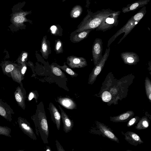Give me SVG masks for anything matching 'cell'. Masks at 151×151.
<instances>
[{"mask_svg":"<svg viewBox=\"0 0 151 151\" xmlns=\"http://www.w3.org/2000/svg\"><path fill=\"white\" fill-rule=\"evenodd\" d=\"M39 95L37 92H30L28 96V100L29 101H31L33 98H35L36 102H37V99Z\"/></svg>","mask_w":151,"mask_h":151,"instance_id":"obj_26","label":"cell"},{"mask_svg":"<svg viewBox=\"0 0 151 151\" xmlns=\"http://www.w3.org/2000/svg\"><path fill=\"white\" fill-rule=\"evenodd\" d=\"M48 109L49 110L52 121L56 125L58 130H59L61 118L60 114L56 106L52 102L49 103Z\"/></svg>","mask_w":151,"mask_h":151,"instance_id":"obj_9","label":"cell"},{"mask_svg":"<svg viewBox=\"0 0 151 151\" xmlns=\"http://www.w3.org/2000/svg\"><path fill=\"white\" fill-rule=\"evenodd\" d=\"M56 145L58 151H65L62 146L57 140L56 142Z\"/></svg>","mask_w":151,"mask_h":151,"instance_id":"obj_31","label":"cell"},{"mask_svg":"<svg viewBox=\"0 0 151 151\" xmlns=\"http://www.w3.org/2000/svg\"><path fill=\"white\" fill-rule=\"evenodd\" d=\"M132 136L133 139L136 141H139L140 139L139 137L136 134H133L132 135Z\"/></svg>","mask_w":151,"mask_h":151,"instance_id":"obj_32","label":"cell"},{"mask_svg":"<svg viewBox=\"0 0 151 151\" xmlns=\"http://www.w3.org/2000/svg\"><path fill=\"white\" fill-rule=\"evenodd\" d=\"M111 9H102L93 13L88 12L74 32H80L88 29L93 30L97 27L103 20L114 12Z\"/></svg>","mask_w":151,"mask_h":151,"instance_id":"obj_2","label":"cell"},{"mask_svg":"<svg viewBox=\"0 0 151 151\" xmlns=\"http://www.w3.org/2000/svg\"><path fill=\"white\" fill-rule=\"evenodd\" d=\"M102 41L101 39L96 38L93 43L92 53L94 66L97 65L102 58Z\"/></svg>","mask_w":151,"mask_h":151,"instance_id":"obj_6","label":"cell"},{"mask_svg":"<svg viewBox=\"0 0 151 151\" xmlns=\"http://www.w3.org/2000/svg\"><path fill=\"white\" fill-rule=\"evenodd\" d=\"M20 125L22 129L25 134L33 140H37L36 136L29 122L26 120H23L20 123Z\"/></svg>","mask_w":151,"mask_h":151,"instance_id":"obj_14","label":"cell"},{"mask_svg":"<svg viewBox=\"0 0 151 151\" xmlns=\"http://www.w3.org/2000/svg\"><path fill=\"white\" fill-rule=\"evenodd\" d=\"M14 69V66L12 64H9L7 65L5 68V70L7 73L11 72Z\"/></svg>","mask_w":151,"mask_h":151,"instance_id":"obj_28","label":"cell"},{"mask_svg":"<svg viewBox=\"0 0 151 151\" xmlns=\"http://www.w3.org/2000/svg\"><path fill=\"white\" fill-rule=\"evenodd\" d=\"M67 63L72 68H82L87 65V62L84 58L74 55L67 57Z\"/></svg>","mask_w":151,"mask_h":151,"instance_id":"obj_7","label":"cell"},{"mask_svg":"<svg viewBox=\"0 0 151 151\" xmlns=\"http://www.w3.org/2000/svg\"><path fill=\"white\" fill-rule=\"evenodd\" d=\"M146 13V7L144 6L136 14L132 17L133 19L135 21H140L144 17Z\"/></svg>","mask_w":151,"mask_h":151,"instance_id":"obj_20","label":"cell"},{"mask_svg":"<svg viewBox=\"0 0 151 151\" xmlns=\"http://www.w3.org/2000/svg\"><path fill=\"white\" fill-rule=\"evenodd\" d=\"M136 121L135 119L134 118L132 119L129 122V125H131L133 124Z\"/></svg>","mask_w":151,"mask_h":151,"instance_id":"obj_34","label":"cell"},{"mask_svg":"<svg viewBox=\"0 0 151 151\" xmlns=\"http://www.w3.org/2000/svg\"><path fill=\"white\" fill-rule=\"evenodd\" d=\"M82 11V7L80 5H76L73 7L71 11L70 17L72 18H77L81 14Z\"/></svg>","mask_w":151,"mask_h":151,"instance_id":"obj_17","label":"cell"},{"mask_svg":"<svg viewBox=\"0 0 151 151\" xmlns=\"http://www.w3.org/2000/svg\"><path fill=\"white\" fill-rule=\"evenodd\" d=\"M28 56V53L26 52H23L22 56L21 61L22 63H24L25 61V59L27 58Z\"/></svg>","mask_w":151,"mask_h":151,"instance_id":"obj_30","label":"cell"},{"mask_svg":"<svg viewBox=\"0 0 151 151\" xmlns=\"http://www.w3.org/2000/svg\"><path fill=\"white\" fill-rule=\"evenodd\" d=\"M26 70L27 67L26 65L24 64L22 67L21 70V72L22 75H24L25 74Z\"/></svg>","mask_w":151,"mask_h":151,"instance_id":"obj_33","label":"cell"},{"mask_svg":"<svg viewBox=\"0 0 151 151\" xmlns=\"http://www.w3.org/2000/svg\"><path fill=\"white\" fill-rule=\"evenodd\" d=\"M120 56L124 63L129 65H135L139 61L138 55L133 52H123L121 54Z\"/></svg>","mask_w":151,"mask_h":151,"instance_id":"obj_8","label":"cell"},{"mask_svg":"<svg viewBox=\"0 0 151 151\" xmlns=\"http://www.w3.org/2000/svg\"><path fill=\"white\" fill-rule=\"evenodd\" d=\"M57 67L62 69L72 77H76L78 75L77 73L68 67L65 63H64L63 66H61L58 65L57 66Z\"/></svg>","mask_w":151,"mask_h":151,"instance_id":"obj_18","label":"cell"},{"mask_svg":"<svg viewBox=\"0 0 151 151\" xmlns=\"http://www.w3.org/2000/svg\"><path fill=\"white\" fill-rule=\"evenodd\" d=\"M110 47L106 50L100 62L95 66L89 75L88 83L93 84L96 80L98 75L100 73L103 68L106 62L109 55Z\"/></svg>","mask_w":151,"mask_h":151,"instance_id":"obj_5","label":"cell"},{"mask_svg":"<svg viewBox=\"0 0 151 151\" xmlns=\"http://www.w3.org/2000/svg\"><path fill=\"white\" fill-rule=\"evenodd\" d=\"M26 14L16 15L14 17L13 21L17 24H22L26 20V19L24 17Z\"/></svg>","mask_w":151,"mask_h":151,"instance_id":"obj_23","label":"cell"},{"mask_svg":"<svg viewBox=\"0 0 151 151\" xmlns=\"http://www.w3.org/2000/svg\"><path fill=\"white\" fill-rule=\"evenodd\" d=\"M140 21H135L132 17L127 23L117 32L111 37L108 41L107 46L109 47L111 44L116 38L121 34L124 33L122 37L120 40L118 44L120 43L130 33L132 29Z\"/></svg>","mask_w":151,"mask_h":151,"instance_id":"obj_3","label":"cell"},{"mask_svg":"<svg viewBox=\"0 0 151 151\" xmlns=\"http://www.w3.org/2000/svg\"><path fill=\"white\" fill-rule=\"evenodd\" d=\"M111 96L110 93L108 91H105L102 93V99L103 101L107 102L111 99Z\"/></svg>","mask_w":151,"mask_h":151,"instance_id":"obj_25","label":"cell"},{"mask_svg":"<svg viewBox=\"0 0 151 151\" xmlns=\"http://www.w3.org/2000/svg\"><path fill=\"white\" fill-rule=\"evenodd\" d=\"M150 0H139L132 4H128L122 9L124 13L134 11L139 8L144 6L147 4Z\"/></svg>","mask_w":151,"mask_h":151,"instance_id":"obj_13","label":"cell"},{"mask_svg":"<svg viewBox=\"0 0 151 151\" xmlns=\"http://www.w3.org/2000/svg\"><path fill=\"white\" fill-rule=\"evenodd\" d=\"M130 116V114L129 113H126L121 115L119 117V119L121 120H125L128 118Z\"/></svg>","mask_w":151,"mask_h":151,"instance_id":"obj_29","label":"cell"},{"mask_svg":"<svg viewBox=\"0 0 151 151\" xmlns=\"http://www.w3.org/2000/svg\"><path fill=\"white\" fill-rule=\"evenodd\" d=\"M92 29H88L80 32H73L70 36V40L73 43L79 42L87 37Z\"/></svg>","mask_w":151,"mask_h":151,"instance_id":"obj_11","label":"cell"},{"mask_svg":"<svg viewBox=\"0 0 151 151\" xmlns=\"http://www.w3.org/2000/svg\"><path fill=\"white\" fill-rule=\"evenodd\" d=\"M120 12L119 11H115L105 18L96 28V30L104 32L116 26L118 24V18Z\"/></svg>","mask_w":151,"mask_h":151,"instance_id":"obj_4","label":"cell"},{"mask_svg":"<svg viewBox=\"0 0 151 151\" xmlns=\"http://www.w3.org/2000/svg\"><path fill=\"white\" fill-rule=\"evenodd\" d=\"M145 87L146 93L149 96L151 95V83L150 79L147 77L145 78Z\"/></svg>","mask_w":151,"mask_h":151,"instance_id":"obj_24","label":"cell"},{"mask_svg":"<svg viewBox=\"0 0 151 151\" xmlns=\"http://www.w3.org/2000/svg\"><path fill=\"white\" fill-rule=\"evenodd\" d=\"M26 93L22 92L20 89H18L16 92L15 95L16 101L23 109L25 108V100Z\"/></svg>","mask_w":151,"mask_h":151,"instance_id":"obj_16","label":"cell"},{"mask_svg":"<svg viewBox=\"0 0 151 151\" xmlns=\"http://www.w3.org/2000/svg\"><path fill=\"white\" fill-rule=\"evenodd\" d=\"M66 0H63L62 1L64 2V1H65Z\"/></svg>","mask_w":151,"mask_h":151,"instance_id":"obj_37","label":"cell"},{"mask_svg":"<svg viewBox=\"0 0 151 151\" xmlns=\"http://www.w3.org/2000/svg\"><path fill=\"white\" fill-rule=\"evenodd\" d=\"M40 51L43 58L47 59L50 53V50L46 36L44 37L42 40Z\"/></svg>","mask_w":151,"mask_h":151,"instance_id":"obj_15","label":"cell"},{"mask_svg":"<svg viewBox=\"0 0 151 151\" xmlns=\"http://www.w3.org/2000/svg\"><path fill=\"white\" fill-rule=\"evenodd\" d=\"M0 102V115L4 116L7 119V116L9 114L10 111L7 108V105L6 106L4 103Z\"/></svg>","mask_w":151,"mask_h":151,"instance_id":"obj_19","label":"cell"},{"mask_svg":"<svg viewBox=\"0 0 151 151\" xmlns=\"http://www.w3.org/2000/svg\"><path fill=\"white\" fill-rule=\"evenodd\" d=\"M142 124L144 127H148V124L146 121H144L142 122Z\"/></svg>","mask_w":151,"mask_h":151,"instance_id":"obj_35","label":"cell"},{"mask_svg":"<svg viewBox=\"0 0 151 151\" xmlns=\"http://www.w3.org/2000/svg\"><path fill=\"white\" fill-rule=\"evenodd\" d=\"M55 50L57 54L61 53L63 52V44L60 39L55 41Z\"/></svg>","mask_w":151,"mask_h":151,"instance_id":"obj_22","label":"cell"},{"mask_svg":"<svg viewBox=\"0 0 151 151\" xmlns=\"http://www.w3.org/2000/svg\"><path fill=\"white\" fill-rule=\"evenodd\" d=\"M35 126L36 133L45 144L48 143L49 127L44 106L42 101L37 106L35 114L31 116Z\"/></svg>","mask_w":151,"mask_h":151,"instance_id":"obj_1","label":"cell"},{"mask_svg":"<svg viewBox=\"0 0 151 151\" xmlns=\"http://www.w3.org/2000/svg\"><path fill=\"white\" fill-rule=\"evenodd\" d=\"M104 133L106 136L112 139H114L115 138V136L114 134L109 131L106 130L104 131Z\"/></svg>","mask_w":151,"mask_h":151,"instance_id":"obj_27","label":"cell"},{"mask_svg":"<svg viewBox=\"0 0 151 151\" xmlns=\"http://www.w3.org/2000/svg\"><path fill=\"white\" fill-rule=\"evenodd\" d=\"M61 105L67 109H76L77 105L75 102L68 97H58L55 99Z\"/></svg>","mask_w":151,"mask_h":151,"instance_id":"obj_12","label":"cell"},{"mask_svg":"<svg viewBox=\"0 0 151 151\" xmlns=\"http://www.w3.org/2000/svg\"><path fill=\"white\" fill-rule=\"evenodd\" d=\"M58 107L60 110V116L63 124V130L66 133L70 132L74 126L73 121L71 119L60 105Z\"/></svg>","mask_w":151,"mask_h":151,"instance_id":"obj_10","label":"cell"},{"mask_svg":"<svg viewBox=\"0 0 151 151\" xmlns=\"http://www.w3.org/2000/svg\"><path fill=\"white\" fill-rule=\"evenodd\" d=\"M2 129H0V132H2V130H1Z\"/></svg>","mask_w":151,"mask_h":151,"instance_id":"obj_36","label":"cell"},{"mask_svg":"<svg viewBox=\"0 0 151 151\" xmlns=\"http://www.w3.org/2000/svg\"><path fill=\"white\" fill-rule=\"evenodd\" d=\"M51 71L52 73L55 75L60 76L62 78L65 77L64 73L62 72L60 68L57 66H55L53 65H52L50 67Z\"/></svg>","mask_w":151,"mask_h":151,"instance_id":"obj_21","label":"cell"}]
</instances>
